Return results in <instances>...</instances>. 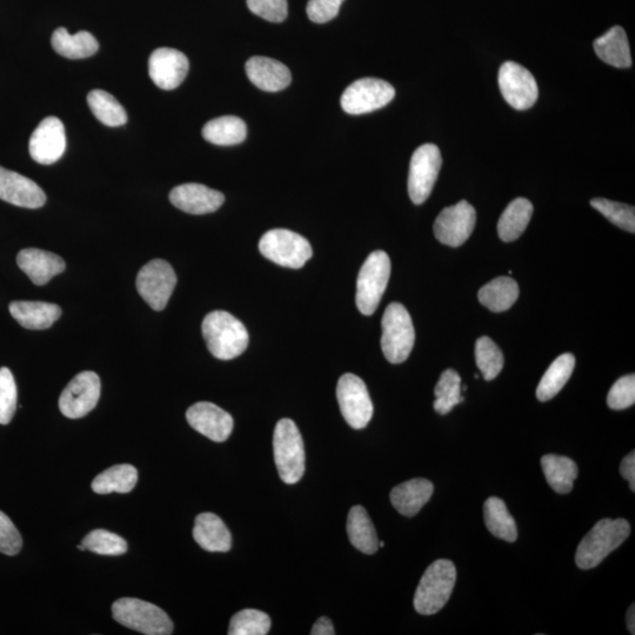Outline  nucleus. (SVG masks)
<instances>
[{
  "label": "nucleus",
  "mask_w": 635,
  "mask_h": 635,
  "mask_svg": "<svg viewBox=\"0 0 635 635\" xmlns=\"http://www.w3.org/2000/svg\"><path fill=\"white\" fill-rule=\"evenodd\" d=\"M312 635H334L336 631H334V627L332 621L327 617L319 618L316 621V624L313 625Z\"/></svg>",
  "instance_id": "obj_48"
},
{
  "label": "nucleus",
  "mask_w": 635,
  "mask_h": 635,
  "mask_svg": "<svg viewBox=\"0 0 635 635\" xmlns=\"http://www.w3.org/2000/svg\"><path fill=\"white\" fill-rule=\"evenodd\" d=\"M344 0H309L306 6L307 16L313 23L324 24L338 16Z\"/></svg>",
  "instance_id": "obj_46"
},
{
  "label": "nucleus",
  "mask_w": 635,
  "mask_h": 635,
  "mask_svg": "<svg viewBox=\"0 0 635 635\" xmlns=\"http://www.w3.org/2000/svg\"><path fill=\"white\" fill-rule=\"evenodd\" d=\"M17 385L8 367L0 369V424L8 425L17 409Z\"/></svg>",
  "instance_id": "obj_42"
},
{
  "label": "nucleus",
  "mask_w": 635,
  "mask_h": 635,
  "mask_svg": "<svg viewBox=\"0 0 635 635\" xmlns=\"http://www.w3.org/2000/svg\"><path fill=\"white\" fill-rule=\"evenodd\" d=\"M271 618L258 610H243L232 617L230 635H265L271 630Z\"/></svg>",
  "instance_id": "obj_39"
},
{
  "label": "nucleus",
  "mask_w": 635,
  "mask_h": 635,
  "mask_svg": "<svg viewBox=\"0 0 635 635\" xmlns=\"http://www.w3.org/2000/svg\"><path fill=\"white\" fill-rule=\"evenodd\" d=\"M574 366H576V358L571 353L561 354L554 360L541 378L537 389V398L541 403L553 399L563 390L572 376Z\"/></svg>",
  "instance_id": "obj_30"
},
{
  "label": "nucleus",
  "mask_w": 635,
  "mask_h": 635,
  "mask_svg": "<svg viewBox=\"0 0 635 635\" xmlns=\"http://www.w3.org/2000/svg\"><path fill=\"white\" fill-rule=\"evenodd\" d=\"M378 545H379V547H384V546H385V543H384V541H379V544H378Z\"/></svg>",
  "instance_id": "obj_50"
},
{
  "label": "nucleus",
  "mask_w": 635,
  "mask_h": 635,
  "mask_svg": "<svg viewBox=\"0 0 635 635\" xmlns=\"http://www.w3.org/2000/svg\"><path fill=\"white\" fill-rule=\"evenodd\" d=\"M457 570L450 560L434 561L421 578L413 605L423 616H432L443 610L456 585Z\"/></svg>",
  "instance_id": "obj_3"
},
{
  "label": "nucleus",
  "mask_w": 635,
  "mask_h": 635,
  "mask_svg": "<svg viewBox=\"0 0 635 635\" xmlns=\"http://www.w3.org/2000/svg\"><path fill=\"white\" fill-rule=\"evenodd\" d=\"M337 399L346 423L354 430L365 429L373 417V404L369 390L356 374L346 373L340 377Z\"/></svg>",
  "instance_id": "obj_9"
},
{
  "label": "nucleus",
  "mask_w": 635,
  "mask_h": 635,
  "mask_svg": "<svg viewBox=\"0 0 635 635\" xmlns=\"http://www.w3.org/2000/svg\"><path fill=\"white\" fill-rule=\"evenodd\" d=\"M519 297V286L516 280L508 277H499L489 284L481 287L479 302L492 312H504L510 310Z\"/></svg>",
  "instance_id": "obj_31"
},
{
  "label": "nucleus",
  "mask_w": 635,
  "mask_h": 635,
  "mask_svg": "<svg viewBox=\"0 0 635 635\" xmlns=\"http://www.w3.org/2000/svg\"><path fill=\"white\" fill-rule=\"evenodd\" d=\"M186 419L192 429L216 443L229 439L235 426L231 414L207 401L192 405L186 412Z\"/></svg>",
  "instance_id": "obj_18"
},
{
  "label": "nucleus",
  "mask_w": 635,
  "mask_h": 635,
  "mask_svg": "<svg viewBox=\"0 0 635 635\" xmlns=\"http://www.w3.org/2000/svg\"><path fill=\"white\" fill-rule=\"evenodd\" d=\"M591 206L610 222L627 232H635V210L631 205L613 202L605 198H594Z\"/></svg>",
  "instance_id": "obj_40"
},
{
  "label": "nucleus",
  "mask_w": 635,
  "mask_h": 635,
  "mask_svg": "<svg viewBox=\"0 0 635 635\" xmlns=\"http://www.w3.org/2000/svg\"><path fill=\"white\" fill-rule=\"evenodd\" d=\"M259 251L271 262L296 270L302 269L313 254L309 240L284 229L266 232L260 239Z\"/></svg>",
  "instance_id": "obj_8"
},
{
  "label": "nucleus",
  "mask_w": 635,
  "mask_h": 635,
  "mask_svg": "<svg viewBox=\"0 0 635 635\" xmlns=\"http://www.w3.org/2000/svg\"><path fill=\"white\" fill-rule=\"evenodd\" d=\"M66 149L65 127L57 117H48L37 126L30 138V155L35 162L51 165L63 157Z\"/></svg>",
  "instance_id": "obj_16"
},
{
  "label": "nucleus",
  "mask_w": 635,
  "mask_h": 635,
  "mask_svg": "<svg viewBox=\"0 0 635 635\" xmlns=\"http://www.w3.org/2000/svg\"><path fill=\"white\" fill-rule=\"evenodd\" d=\"M635 403V377L628 374L620 378L608 393L607 404L610 409L620 411L628 409Z\"/></svg>",
  "instance_id": "obj_43"
},
{
  "label": "nucleus",
  "mask_w": 635,
  "mask_h": 635,
  "mask_svg": "<svg viewBox=\"0 0 635 635\" xmlns=\"http://www.w3.org/2000/svg\"><path fill=\"white\" fill-rule=\"evenodd\" d=\"M193 538L207 552L226 553L231 550L232 537L224 521L213 513H202L196 518Z\"/></svg>",
  "instance_id": "obj_23"
},
{
  "label": "nucleus",
  "mask_w": 635,
  "mask_h": 635,
  "mask_svg": "<svg viewBox=\"0 0 635 635\" xmlns=\"http://www.w3.org/2000/svg\"><path fill=\"white\" fill-rule=\"evenodd\" d=\"M177 285L172 266L162 259L151 260L139 271L136 286L140 297L152 310L163 311Z\"/></svg>",
  "instance_id": "obj_10"
},
{
  "label": "nucleus",
  "mask_w": 635,
  "mask_h": 635,
  "mask_svg": "<svg viewBox=\"0 0 635 635\" xmlns=\"http://www.w3.org/2000/svg\"><path fill=\"white\" fill-rule=\"evenodd\" d=\"M170 202L179 210L199 216L219 210L225 197L210 187L191 183L175 187L170 193Z\"/></svg>",
  "instance_id": "obj_19"
},
{
  "label": "nucleus",
  "mask_w": 635,
  "mask_h": 635,
  "mask_svg": "<svg viewBox=\"0 0 635 635\" xmlns=\"http://www.w3.org/2000/svg\"><path fill=\"white\" fill-rule=\"evenodd\" d=\"M434 394H436L434 410L439 414H443V416L450 413L454 406L463 403L461 378L458 372L450 369L441 373L436 389H434Z\"/></svg>",
  "instance_id": "obj_37"
},
{
  "label": "nucleus",
  "mask_w": 635,
  "mask_h": 635,
  "mask_svg": "<svg viewBox=\"0 0 635 635\" xmlns=\"http://www.w3.org/2000/svg\"><path fill=\"white\" fill-rule=\"evenodd\" d=\"M533 215V205L526 198H517L506 207L498 222V235L505 243L514 242L525 230Z\"/></svg>",
  "instance_id": "obj_29"
},
{
  "label": "nucleus",
  "mask_w": 635,
  "mask_h": 635,
  "mask_svg": "<svg viewBox=\"0 0 635 635\" xmlns=\"http://www.w3.org/2000/svg\"><path fill=\"white\" fill-rule=\"evenodd\" d=\"M396 96L390 83L377 78L356 80L347 88L340 99L342 108L349 115H364L384 108Z\"/></svg>",
  "instance_id": "obj_11"
},
{
  "label": "nucleus",
  "mask_w": 635,
  "mask_h": 635,
  "mask_svg": "<svg viewBox=\"0 0 635 635\" xmlns=\"http://www.w3.org/2000/svg\"><path fill=\"white\" fill-rule=\"evenodd\" d=\"M189 59L175 49L162 48L152 52L149 59V75L159 89L175 90L189 72Z\"/></svg>",
  "instance_id": "obj_17"
},
{
  "label": "nucleus",
  "mask_w": 635,
  "mask_h": 635,
  "mask_svg": "<svg viewBox=\"0 0 635 635\" xmlns=\"http://www.w3.org/2000/svg\"><path fill=\"white\" fill-rule=\"evenodd\" d=\"M274 461L280 479L297 484L305 472V449L302 434L291 419L278 421L273 434Z\"/></svg>",
  "instance_id": "obj_4"
},
{
  "label": "nucleus",
  "mask_w": 635,
  "mask_h": 635,
  "mask_svg": "<svg viewBox=\"0 0 635 635\" xmlns=\"http://www.w3.org/2000/svg\"><path fill=\"white\" fill-rule=\"evenodd\" d=\"M441 165L443 158L437 145L424 144L414 151L409 175V195L414 204H424L431 196Z\"/></svg>",
  "instance_id": "obj_12"
},
{
  "label": "nucleus",
  "mask_w": 635,
  "mask_h": 635,
  "mask_svg": "<svg viewBox=\"0 0 635 635\" xmlns=\"http://www.w3.org/2000/svg\"><path fill=\"white\" fill-rule=\"evenodd\" d=\"M484 517L487 530L494 537L507 543H514L518 538L516 521H514L503 500L492 497L484 505Z\"/></svg>",
  "instance_id": "obj_34"
},
{
  "label": "nucleus",
  "mask_w": 635,
  "mask_h": 635,
  "mask_svg": "<svg viewBox=\"0 0 635 635\" xmlns=\"http://www.w3.org/2000/svg\"><path fill=\"white\" fill-rule=\"evenodd\" d=\"M498 83L501 95L513 109L525 111L537 103V80L523 65L514 62L501 65Z\"/></svg>",
  "instance_id": "obj_13"
},
{
  "label": "nucleus",
  "mask_w": 635,
  "mask_h": 635,
  "mask_svg": "<svg viewBox=\"0 0 635 635\" xmlns=\"http://www.w3.org/2000/svg\"><path fill=\"white\" fill-rule=\"evenodd\" d=\"M88 104L100 123L110 126H123L127 122V113L123 105L103 90H93L89 93Z\"/></svg>",
  "instance_id": "obj_36"
},
{
  "label": "nucleus",
  "mask_w": 635,
  "mask_h": 635,
  "mask_svg": "<svg viewBox=\"0 0 635 635\" xmlns=\"http://www.w3.org/2000/svg\"><path fill=\"white\" fill-rule=\"evenodd\" d=\"M247 136V126L243 119L225 116L210 120L203 127V137L207 142L219 146L243 143Z\"/></svg>",
  "instance_id": "obj_32"
},
{
  "label": "nucleus",
  "mask_w": 635,
  "mask_h": 635,
  "mask_svg": "<svg viewBox=\"0 0 635 635\" xmlns=\"http://www.w3.org/2000/svg\"><path fill=\"white\" fill-rule=\"evenodd\" d=\"M17 264L37 286L48 284L57 274L63 273L66 267L64 260L57 254L39 249L20 251Z\"/></svg>",
  "instance_id": "obj_22"
},
{
  "label": "nucleus",
  "mask_w": 635,
  "mask_h": 635,
  "mask_svg": "<svg viewBox=\"0 0 635 635\" xmlns=\"http://www.w3.org/2000/svg\"><path fill=\"white\" fill-rule=\"evenodd\" d=\"M113 618L120 625L146 635H169L173 623L162 608L135 598H123L112 606Z\"/></svg>",
  "instance_id": "obj_6"
},
{
  "label": "nucleus",
  "mask_w": 635,
  "mask_h": 635,
  "mask_svg": "<svg viewBox=\"0 0 635 635\" xmlns=\"http://www.w3.org/2000/svg\"><path fill=\"white\" fill-rule=\"evenodd\" d=\"M541 466L548 485L559 494L570 493L573 489L574 480L578 477V466L567 457L547 454L541 459Z\"/></svg>",
  "instance_id": "obj_33"
},
{
  "label": "nucleus",
  "mask_w": 635,
  "mask_h": 635,
  "mask_svg": "<svg viewBox=\"0 0 635 635\" xmlns=\"http://www.w3.org/2000/svg\"><path fill=\"white\" fill-rule=\"evenodd\" d=\"M620 474L628 483H630V489L635 491V453L631 452L621 461Z\"/></svg>",
  "instance_id": "obj_47"
},
{
  "label": "nucleus",
  "mask_w": 635,
  "mask_h": 635,
  "mask_svg": "<svg viewBox=\"0 0 635 635\" xmlns=\"http://www.w3.org/2000/svg\"><path fill=\"white\" fill-rule=\"evenodd\" d=\"M22 546L23 539L16 526L0 511V552L6 556H16L22 550Z\"/></svg>",
  "instance_id": "obj_45"
},
{
  "label": "nucleus",
  "mask_w": 635,
  "mask_h": 635,
  "mask_svg": "<svg viewBox=\"0 0 635 635\" xmlns=\"http://www.w3.org/2000/svg\"><path fill=\"white\" fill-rule=\"evenodd\" d=\"M10 313L25 329L48 330L62 316V309L51 303L13 302Z\"/></svg>",
  "instance_id": "obj_26"
},
{
  "label": "nucleus",
  "mask_w": 635,
  "mask_h": 635,
  "mask_svg": "<svg viewBox=\"0 0 635 635\" xmlns=\"http://www.w3.org/2000/svg\"><path fill=\"white\" fill-rule=\"evenodd\" d=\"M434 486L427 479H412L400 484L391 492V503L405 517H414L432 497Z\"/></svg>",
  "instance_id": "obj_24"
},
{
  "label": "nucleus",
  "mask_w": 635,
  "mask_h": 635,
  "mask_svg": "<svg viewBox=\"0 0 635 635\" xmlns=\"http://www.w3.org/2000/svg\"><path fill=\"white\" fill-rule=\"evenodd\" d=\"M631 526L625 519H603L581 540L576 563L581 570L597 567L608 554L617 550L630 536Z\"/></svg>",
  "instance_id": "obj_2"
},
{
  "label": "nucleus",
  "mask_w": 635,
  "mask_h": 635,
  "mask_svg": "<svg viewBox=\"0 0 635 635\" xmlns=\"http://www.w3.org/2000/svg\"><path fill=\"white\" fill-rule=\"evenodd\" d=\"M202 331L207 349L220 360L235 359L249 346L250 337L245 325L229 312L207 314Z\"/></svg>",
  "instance_id": "obj_1"
},
{
  "label": "nucleus",
  "mask_w": 635,
  "mask_h": 635,
  "mask_svg": "<svg viewBox=\"0 0 635 635\" xmlns=\"http://www.w3.org/2000/svg\"><path fill=\"white\" fill-rule=\"evenodd\" d=\"M100 389L102 386L97 373L85 371L77 374L60 394V412L70 419L85 417L97 406Z\"/></svg>",
  "instance_id": "obj_14"
},
{
  "label": "nucleus",
  "mask_w": 635,
  "mask_h": 635,
  "mask_svg": "<svg viewBox=\"0 0 635 635\" xmlns=\"http://www.w3.org/2000/svg\"><path fill=\"white\" fill-rule=\"evenodd\" d=\"M137 481L138 471L135 466L129 464L116 465L100 473L93 480L92 490L98 494L129 493L135 489Z\"/></svg>",
  "instance_id": "obj_35"
},
{
  "label": "nucleus",
  "mask_w": 635,
  "mask_h": 635,
  "mask_svg": "<svg viewBox=\"0 0 635 635\" xmlns=\"http://www.w3.org/2000/svg\"><path fill=\"white\" fill-rule=\"evenodd\" d=\"M347 534L351 544L358 551L365 554H374L378 551L379 540L376 528L372 523L369 513L363 506H353L347 518Z\"/></svg>",
  "instance_id": "obj_28"
},
{
  "label": "nucleus",
  "mask_w": 635,
  "mask_h": 635,
  "mask_svg": "<svg viewBox=\"0 0 635 635\" xmlns=\"http://www.w3.org/2000/svg\"><path fill=\"white\" fill-rule=\"evenodd\" d=\"M254 15L272 23H282L287 17V0H247Z\"/></svg>",
  "instance_id": "obj_44"
},
{
  "label": "nucleus",
  "mask_w": 635,
  "mask_h": 635,
  "mask_svg": "<svg viewBox=\"0 0 635 635\" xmlns=\"http://www.w3.org/2000/svg\"><path fill=\"white\" fill-rule=\"evenodd\" d=\"M246 75L258 89L266 92H278L291 84L289 68L283 63L266 57H252L247 60Z\"/></svg>",
  "instance_id": "obj_21"
},
{
  "label": "nucleus",
  "mask_w": 635,
  "mask_h": 635,
  "mask_svg": "<svg viewBox=\"0 0 635 635\" xmlns=\"http://www.w3.org/2000/svg\"><path fill=\"white\" fill-rule=\"evenodd\" d=\"M381 350L391 364L404 363L413 350L416 332L409 311L404 305L392 303L387 306L383 320Z\"/></svg>",
  "instance_id": "obj_5"
},
{
  "label": "nucleus",
  "mask_w": 635,
  "mask_h": 635,
  "mask_svg": "<svg viewBox=\"0 0 635 635\" xmlns=\"http://www.w3.org/2000/svg\"><path fill=\"white\" fill-rule=\"evenodd\" d=\"M391 276V260L384 251H374L365 260L357 280L356 302L364 316L378 309Z\"/></svg>",
  "instance_id": "obj_7"
},
{
  "label": "nucleus",
  "mask_w": 635,
  "mask_h": 635,
  "mask_svg": "<svg viewBox=\"0 0 635 635\" xmlns=\"http://www.w3.org/2000/svg\"><path fill=\"white\" fill-rule=\"evenodd\" d=\"M82 545L85 550L100 554V556H122L129 550L122 537L106 530L92 531L84 538Z\"/></svg>",
  "instance_id": "obj_41"
},
{
  "label": "nucleus",
  "mask_w": 635,
  "mask_h": 635,
  "mask_svg": "<svg viewBox=\"0 0 635 635\" xmlns=\"http://www.w3.org/2000/svg\"><path fill=\"white\" fill-rule=\"evenodd\" d=\"M627 627H628V631H630L631 634H635V611H634V605H632L630 607V610H628V612H627Z\"/></svg>",
  "instance_id": "obj_49"
},
{
  "label": "nucleus",
  "mask_w": 635,
  "mask_h": 635,
  "mask_svg": "<svg viewBox=\"0 0 635 635\" xmlns=\"http://www.w3.org/2000/svg\"><path fill=\"white\" fill-rule=\"evenodd\" d=\"M51 44L58 55L69 59L89 58L99 49L98 40L90 32L80 31L72 36L65 28L53 32Z\"/></svg>",
  "instance_id": "obj_27"
},
{
  "label": "nucleus",
  "mask_w": 635,
  "mask_h": 635,
  "mask_svg": "<svg viewBox=\"0 0 635 635\" xmlns=\"http://www.w3.org/2000/svg\"><path fill=\"white\" fill-rule=\"evenodd\" d=\"M476 360L478 369L487 381L496 379L504 367L503 352L489 337H481L477 340Z\"/></svg>",
  "instance_id": "obj_38"
},
{
  "label": "nucleus",
  "mask_w": 635,
  "mask_h": 635,
  "mask_svg": "<svg viewBox=\"0 0 635 635\" xmlns=\"http://www.w3.org/2000/svg\"><path fill=\"white\" fill-rule=\"evenodd\" d=\"M594 50L597 56L608 65L618 69H628L632 66L630 43L626 32L621 26H614L604 36L594 40Z\"/></svg>",
  "instance_id": "obj_25"
},
{
  "label": "nucleus",
  "mask_w": 635,
  "mask_h": 635,
  "mask_svg": "<svg viewBox=\"0 0 635 635\" xmlns=\"http://www.w3.org/2000/svg\"><path fill=\"white\" fill-rule=\"evenodd\" d=\"M0 199L4 202L39 209L46 203L45 193L33 180L0 166Z\"/></svg>",
  "instance_id": "obj_20"
},
{
  "label": "nucleus",
  "mask_w": 635,
  "mask_h": 635,
  "mask_svg": "<svg viewBox=\"0 0 635 635\" xmlns=\"http://www.w3.org/2000/svg\"><path fill=\"white\" fill-rule=\"evenodd\" d=\"M477 223L476 209L466 200L446 207L434 223V236L441 244L459 247L467 242Z\"/></svg>",
  "instance_id": "obj_15"
}]
</instances>
